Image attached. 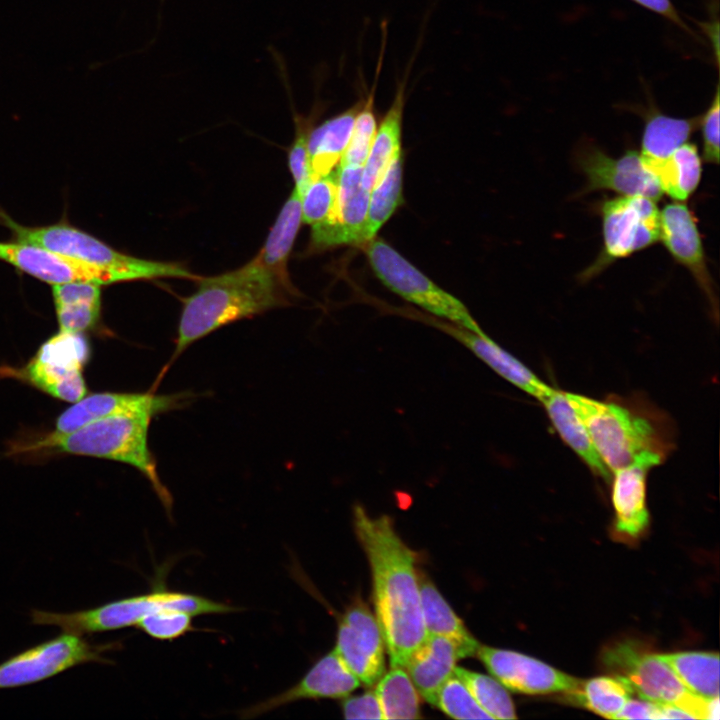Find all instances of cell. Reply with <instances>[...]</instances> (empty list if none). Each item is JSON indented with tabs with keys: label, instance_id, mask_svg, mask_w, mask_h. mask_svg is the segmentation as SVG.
Returning <instances> with one entry per match:
<instances>
[{
	"label": "cell",
	"instance_id": "obj_3",
	"mask_svg": "<svg viewBox=\"0 0 720 720\" xmlns=\"http://www.w3.org/2000/svg\"><path fill=\"white\" fill-rule=\"evenodd\" d=\"M190 398L187 393L155 395L144 405L117 412L72 432L52 431L33 444L22 447L21 451L47 450L128 464L149 481L170 516L173 498L158 474L148 446V429L156 415L177 409Z\"/></svg>",
	"mask_w": 720,
	"mask_h": 720
},
{
	"label": "cell",
	"instance_id": "obj_15",
	"mask_svg": "<svg viewBox=\"0 0 720 720\" xmlns=\"http://www.w3.org/2000/svg\"><path fill=\"white\" fill-rule=\"evenodd\" d=\"M476 656L506 688L525 694L570 693L581 681L530 656L480 645Z\"/></svg>",
	"mask_w": 720,
	"mask_h": 720
},
{
	"label": "cell",
	"instance_id": "obj_7",
	"mask_svg": "<svg viewBox=\"0 0 720 720\" xmlns=\"http://www.w3.org/2000/svg\"><path fill=\"white\" fill-rule=\"evenodd\" d=\"M603 662L623 677L640 699L677 706L693 719L719 718V697L705 699L690 692L659 655L621 643L607 649Z\"/></svg>",
	"mask_w": 720,
	"mask_h": 720
},
{
	"label": "cell",
	"instance_id": "obj_5",
	"mask_svg": "<svg viewBox=\"0 0 720 720\" xmlns=\"http://www.w3.org/2000/svg\"><path fill=\"white\" fill-rule=\"evenodd\" d=\"M0 224L15 241L44 247L69 258L103 269L117 282L161 277L197 278L182 265L124 254L100 239L62 220L46 226H24L0 210Z\"/></svg>",
	"mask_w": 720,
	"mask_h": 720
},
{
	"label": "cell",
	"instance_id": "obj_18",
	"mask_svg": "<svg viewBox=\"0 0 720 720\" xmlns=\"http://www.w3.org/2000/svg\"><path fill=\"white\" fill-rule=\"evenodd\" d=\"M671 256L689 270L711 305L717 298L710 276L696 219L680 201L668 203L660 211V239Z\"/></svg>",
	"mask_w": 720,
	"mask_h": 720
},
{
	"label": "cell",
	"instance_id": "obj_26",
	"mask_svg": "<svg viewBox=\"0 0 720 720\" xmlns=\"http://www.w3.org/2000/svg\"><path fill=\"white\" fill-rule=\"evenodd\" d=\"M418 581L426 634L440 635L452 640L457 646L460 658L476 656L481 644L422 571L418 573Z\"/></svg>",
	"mask_w": 720,
	"mask_h": 720
},
{
	"label": "cell",
	"instance_id": "obj_23",
	"mask_svg": "<svg viewBox=\"0 0 720 720\" xmlns=\"http://www.w3.org/2000/svg\"><path fill=\"white\" fill-rule=\"evenodd\" d=\"M52 295L59 331L84 333L99 322L100 285L84 281L55 284Z\"/></svg>",
	"mask_w": 720,
	"mask_h": 720
},
{
	"label": "cell",
	"instance_id": "obj_10",
	"mask_svg": "<svg viewBox=\"0 0 720 720\" xmlns=\"http://www.w3.org/2000/svg\"><path fill=\"white\" fill-rule=\"evenodd\" d=\"M114 648L118 643L93 644L63 632L0 663V689L35 684L90 662L110 664L104 654Z\"/></svg>",
	"mask_w": 720,
	"mask_h": 720
},
{
	"label": "cell",
	"instance_id": "obj_28",
	"mask_svg": "<svg viewBox=\"0 0 720 720\" xmlns=\"http://www.w3.org/2000/svg\"><path fill=\"white\" fill-rule=\"evenodd\" d=\"M153 393L100 392L84 396L63 411L55 422V432L68 433L117 412L144 405Z\"/></svg>",
	"mask_w": 720,
	"mask_h": 720
},
{
	"label": "cell",
	"instance_id": "obj_21",
	"mask_svg": "<svg viewBox=\"0 0 720 720\" xmlns=\"http://www.w3.org/2000/svg\"><path fill=\"white\" fill-rule=\"evenodd\" d=\"M651 468L648 464L633 463L612 473L615 530L620 534L636 537L649 525L646 485Z\"/></svg>",
	"mask_w": 720,
	"mask_h": 720
},
{
	"label": "cell",
	"instance_id": "obj_43",
	"mask_svg": "<svg viewBox=\"0 0 720 720\" xmlns=\"http://www.w3.org/2000/svg\"><path fill=\"white\" fill-rule=\"evenodd\" d=\"M642 7L649 9L666 19L670 20L685 31L690 32L689 27L683 22L680 15L670 0H632Z\"/></svg>",
	"mask_w": 720,
	"mask_h": 720
},
{
	"label": "cell",
	"instance_id": "obj_33",
	"mask_svg": "<svg viewBox=\"0 0 720 720\" xmlns=\"http://www.w3.org/2000/svg\"><path fill=\"white\" fill-rule=\"evenodd\" d=\"M574 701L605 718L615 719L633 691L621 676H601L580 682L568 693Z\"/></svg>",
	"mask_w": 720,
	"mask_h": 720
},
{
	"label": "cell",
	"instance_id": "obj_19",
	"mask_svg": "<svg viewBox=\"0 0 720 720\" xmlns=\"http://www.w3.org/2000/svg\"><path fill=\"white\" fill-rule=\"evenodd\" d=\"M432 322L470 349L498 375L527 394L539 400L552 389L484 332L476 334L455 324Z\"/></svg>",
	"mask_w": 720,
	"mask_h": 720
},
{
	"label": "cell",
	"instance_id": "obj_6",
	"mask_svg": "<svg viewBox=\"0 0 720 720\" xmlns=\"http://www.w3.org/2000/svg\"><path fill=\"white\" fill-rule=\"evenodd\" d=\"M164 608L185 611L193 616L226 614L239 610L238 607L200 595L167 590L159 583L147 594L69 613L33 609L30 617L34 625L56 626L63 632L83 636L136 626L149 613Z\"/></svg>",
	"mask_w": 720,
	"mask_h": 720
},
{
	"label": "cell",
	"instance_id": "obj_35",
	"mask_svg": "<svg viewBox=\"0 0 720 720\" xmlns=\"http://www.w3.org/2000/svg\"><path fill=\"white\" fill-rule=\"evenodd\" d=\"M454 674L466 685L478 705L492 719H515V708L504 686L490 676L455 667Z\"/></svg>",
	"mask_w": 720,
	"mask_h": 720
},
{
	"label": "cell",
	"instance_id": "obj_24",
	"mask_svg": "<svg viewBox=\"0 0 720 720\" xmlns=\"http://www.w3.org/2000/svg\"><path fill=\"white\" fill-rule=\"evenodd\" d=\"M361 104L362 98L309 132L308 154L312 180L328 174L339 165Z\"/></svg>",
	"mask_w": 720,
	"mask_h": 720
},
{
	"label": "cell",
	"instance_id": "obj_13",
	"mask_svg": "<svg viewBox=\"0 0 720 720\" xmlns=\"http://www.w3.org/2000/svg\"><path fill=\"white\" fill-rule=\"evenodd\" d=\"M576 162L586 178L584 192L608 189L654 201L663 194L656 177L646 168L637 151L629 150L614 158L597 146L584 144L576 153Z\"/></svg>",
	"mask_w": 720,
	"mask_h": 720
},
{
	"label": "cell",
	"instance_id": "obj_25",
	"mask_svg": "<svg viewBox=\"0 0 720 720\" xmlns=\"http://www.w3.org/2000/svg\"><path fill=\"white\" fill-rule=\"evenodd\" d=\"M407 79L399 81L393 101L376 134L363 167L362 183L367 190L382 178L391 162L401 155L402 118L406 101Z\"/></svg>",
	"mask_w": 720,
	"mask_h": 720
},
{
	"label": "cell",
	"instance_id": "obj_39",
	"mask_svg": "<svg viewBox=\"0 0 720 720\" xmlns=\"http://www.w3.org/2000/svg\"><path fill=\"white\" fill-rule=\"evenodd\" d=\"M309 122L310 119L295 116L296 137L288 154V165L295 182L294 189L300 196L312 180L308 154Z\"/></svg>",
	"mask_w": 720,
	"mask_h": 720
},
{
	"label": "cell",
	"instance_id": "obj_42",
	"mask_svg": "<svg viewBox=\"0 0 720 720\" xmlns=\"http://www.w3.org/2000/svg\"><path fill=\"white\" fill-rule=\"evenodd\" d=\"M615 719H661L660 706L647 700L630 698Z\"/></svg>",
	"mask_w": 720,
	"mask_h": 720
},
{
	"label": "cell",
	"instance_id": "obj_9",
	"mask_svg": "<svg viewBox=\"0 0 720 720\" xmlns=\"http://www.w3.org/2000/svg\"><path fill=\"white\" fill-rule=\"evenodd\" d=\"M367 242L369 263L386 287L437 317L476 334L483 332L459 299L437 286L389 244L379 238Z\"/></svg>",
	"mask_w": 720,
	"mask_h": 720
},
{
	"label": "cell",
	"instance_id": "obj_37",
	"mask_svg": "<svg viewBox=\"0 0 720 720\" xmlns=\"http://www.w3.org/2000/svg\"><path fill=\"white\" fill-rule=\"evenodd\" d=\"M433 706L455 719H492L455 674L440 687Z\"/></svg>",
	"mask_w": 720,
	"mask_h": 720
},
{
	"label": "cell",
	"instance_id": "obj_41",
	"mask_svg": "<svg viewBox=\"0 0 720 720\" xmlns=\"http://www.w3.org/2000/svg\"><path fill=\"white\" fill-rule=\"evenodd\" d=\"M345 698L342 702V711L346 719H383L374 691Z\"/></svg>",
	"mask_w": 720,
	"mask_h": 720
},
{
	"label": "cell",
	"instance_id": "obj_22",
	"mask_svg": "<svg viewBox=\"0 0 720 720\" xmlns=\"http://www.w3.org/2000/svg\"><path fill=\"white\" fill-rule=\"evenodd\" d=\"M539 401L545 407L552 425L562 440L595 475L611 482L612 472L598 454L586 427L569 403L565 392L552 387Z\"/></svg>",
	"mask_w": 720,
	"mask_h": 720
},
{
	"label": "cell",
	"instance_id": "obj_30",
	"mask_svg": "<svg viewBox=\"0 0 720 720\" xmlns=\"http://www.w3.org/2000/svg\"><path fill=\"white\" fill-rule=\"evenodd\" d=\"M697 118H676L653 112L646 120L642 141L641 158L645 166L661 161L686 143L698 126Z\"/></svg>",
	"mask_w": 720,
	"mask_h": 720
},
{
	"label": "cell",
	"instance_id": "obj_8",
	"mask_svg": "<svg viewBox=\"0 0 720 720\" xmlns=\"http://www.w3.org/2000/svg\"><path fill=\"white\" fill-rule=\"evenodd\" d=\"M90 353L83 333L59 331L39 347L26 365L1 368L0 375L14 377L54 398L74 403L87 393L82 372Z\"/></svg>",
	"mask_w": 720,
	"mask_h": 720
},
{
	"label": "cell",
	"instance_id": "obj_40",
	"mask_svg": "<svg viewBox=\"0 0 720 720\" xmlns=\"http://www.w3.org/2000/svg\"><path fill=\"white\" fill-rule=\"evenodd\" d=\"M719 97L717 86L709 107L699 117L698 123L702 133L704 160L712 164L719 163Z\"/></svg>",
	"mask_w": 720,
	"mask_h": 720
},
{
	"label": "cell",
	"instance_id": "obj_4",
	"mask_svg": "<svg viewBox=\"0 0 720 720\" xmlns=\"http://www.w3.org/2000/svg\"><path fill=\"white\" fill-rule=\"evenodd\" d=\"M297 296L255 257L220 275L199 278L196 291L183 300L174 361L190 345L229 323L288 305Z\"/></svg>",
	"mask_w": 720,
	"mask_h": 720
},
{
	"label": "cell",
	"instance_id": "obj_12",
	"mask_svg": "<svg viewBox=\"0 0 720 720\" xmlns=\"http://www.w3.org/2000/svg\"><path fill=\"white\" fill-rule=\"evenodd\" d=\"M345 666L365 686H374L385 672V644L376 617L361 599L338 622L334 649Z\"/></svg>",
	"mask_w": 720,
	"mask_h": 720
},
{
	"label": "cell",
	"instance_id": "obj_38",
	"mask_svg": "<svg viewBox=\"0 0 720 720\" xmlns=\"http://www.w3.org/2000/svg\"><path fill=\"white\" fill-rule=\"evenodd\" d=\"M193 617L185 611L164 608L149 613L136 626L154 639L171 641L194 629Z\"/></svg>",
	"mask_w": 720,
	"mask_h": 720
},
{
	"label": "cell",
	"instance_id": "obj_11",
	"mask_svg": "<svg viewBox=\"0 0 720 720\" xmlns=\"http://www.w3.org/2000/svg\"><path fill=\"white\" fill-rule=\"evenodd\" d=\"M603 249L583 272L587 280L612 262L645 249L660 239V211L656 201L643 196L622 195L601 206Z\"/></svg>",
	"mask_w": 720,
	"mask_h": 720
},
{
	"label": "cell",
	"instance_id": "obj_36",
	"mask_svg": "<svg viewBox=\"0 0 720 720\" xmlns=\"http://www.w3.org/2000/svg\"><path fill=\"white\" fill-rule=\"evenodd\" d=\"M337 188L338 168L313 179L301 195L302 222L313 227L328 221L335 208Z\"/></svg>",
	"mask_w": 720,
	"mask_h": 720
},
{
	"label": "cell",
	"instance_id": "obj_34",
	"mask_svg": "<svg viewBox=\"0 0 720 720\" xmlns=\"http://www.w3.org/2000/svg\"><path fill=\"white\" fill-rule=\"evenodd\" d=\"M402 200V158L396 157L382 178L370 190L365 227L366 242L374 238L378 230L391 217Z\"/></svg>",
	"mask_w": 720,
	"mask_h": 720
},
{
	"label": "cell",
	"instance_id": "obj_1",
	"mask_svg": "<svg viewBox=\"0 0 720 720\" xmlns=\"http://www.w3.org/2000/svg\"><path fill=\"white\" fill-rule=\"evenodd\" d=\"M353 525L370 566L375 617L391 667L404 668L427 636L416 555L397 534L388 515L372 517L357 504Z\"/></svg>",
	"mask_w": 720,
	"mask_h": 720
},
{
	"label": "cell",
	"instance_id": "obj_29",
	"mask_svg": "<svg viewBox=\"0 0 720 720\" xmlns=\"http://www.w3.org/2000/svg\"><path fill=\"white\" fill-rule=\"evenodd\" d=\"M656 177L662 193L675 201L687 200L697 189L702 163L697 147L684 143L665 159L646 166Z\"/></svg>",
	"mask_w": 720,
	"mask_h": 720
},
{
	"label": "cell",
	"instance_id": "obj_16",
	"mask_svg": "<svg viewBox=\"0 0 720 720\" xmlns=\"http://www.w3.org/2000/svg\"><path fill=\"white\" fill-rule=\"evenodd\" d=\"M360 685L335 650L321 657L289 689L240 711L243 719L255 718L303 699L345 698Z\"/></svg>",
	"mask_w": 720,
	"mask_h": 720
},
{
	"label": "cell",
	"instance_id": "obj_17",
	"mask_svg": "<svg viewBox=\"0 0 720 720\" xmlns=\"http://www.w3.org/2000/svg\"><path fill=\"white\" fill-rule=\"evenodd\" d=\"M0 260L41 281L55 285L73 281L116 283L109 272L41 246L0 241Z\"/></svg>",
	"mask_w": 720,
	"mask_h": 720
},
{
	"label": "cell",
	"instance_id": "obj_32",
	"mask_svg": "<svg viewBox=\"0 0 720 720\" xmlns=\"http://www.w3.org/2000/svg\"><path fill=\"white\" fill-rule=\"evenodd\" d=\"M383 719H418L420 698L403 667H391L375 684Z\"/></svg>",
	"mask_w": 720,
	"mask_h": 720
},
{
	"label": "cell",
	"instance_id": "obj_14",
	"mask_svg": "<svg viewBox=\"0 0 720 720\" xmlns=\"http://www.w3.org/2000/svg\"><path fill=\"white\" fill-rule=\"evenodd\" d=\"M338 188L331 218L312 227L316 248L366 242L370 191L362 183L363 166H337Z\"/></svg>",
	"mask_w": 720,
	"mask_h": 720
},
{
	"label": "cell",
	"instance_id": "obj_2",
	"mask_svg": "<svg viewBox=\"0 0 720 720\" xmlns=\"http://www.w3.org/2000/svg\"><path fill=\"white\" fill-rule=\"evenodd\" d=\"M565 395L612 473L633 463L653 468L675 448L671 417L641 394L604 400L571 392Z\"/></svg>",
	"mask_w": 720,
	"mask_h": 720
},
{
	"label": "cell",
	"instance_id": "obj_31",
	"mask_svg": "<svg viewBox=\"0 0 720 720\" xmlns=\"http://www.w3.org/2000/svg\"><path fill=\"white\" fill-rule=\"evenodd\" d=\"M659 657L690 692L705 699L719 697L718 653L685 651Z\"/></svg>",
	"mask_w": 720,
	"mask_h": 720
},
{
	"label": "cell",
	"instance_id": "obj_20",
	"mask_svg": "<svg viewBox=\"0 0 720 720\" xmlns=\"http://www.w3.org/2000/svg\"><path fill=\"white\" fill-rule=\"evenodd\" d=\"M460 655L455 643L440 635H427L410 655L405 670L419 695L434 705L443 683L454 674Z\"/></svg>",
	"mask_w": 720,
	"mask_h": 720
},
{
	"label": "cell",
	"instance_id": "obj_27",
	"mask_svg": "<svg viewBox=\"0 0 720 720\" xmlns=\"http://www.w3.org/2000/svg\"><path fill=\"white\" fill-rule=\"evenodd\" d=\"M302 222L301 196L294 189L281 208L264 246L256 258L284 285L294 288L290 282L287 262Z\"/></svg>",
	"mask_w": 720,
	"mask_h": 720
}]
</instances>
